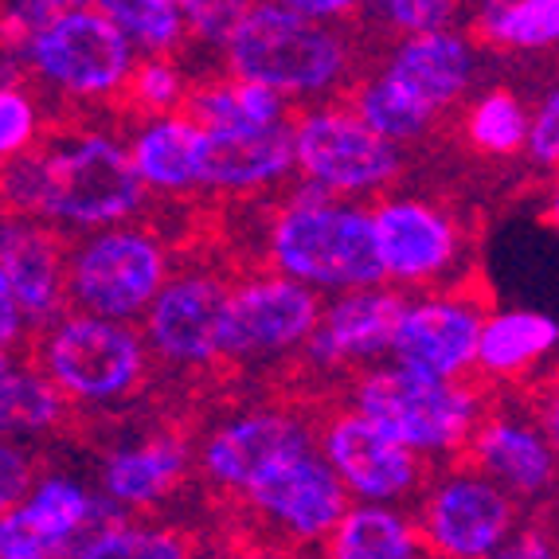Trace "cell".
Returning <instances> with one entry per match:
<instances>
[{
    "instance_id": "6da1fadb",
    "label": "cell",
    "mask_w": 559,
    "mask_h": 559,
    "mask_svg": "<svg viewBox=\"0 0 559 559\" xmlns=\"http://www.w3.org/2000/svg\"><path fill=\"white\" fill-rule=\"evenodd\" d=\"M150 188L130 145L106 130L44 133L36 150L4 160V212L36 215L63 235L133 224Z\"/></svg>"
},
{
    "instance_id": "7a4b0ae2",
    "label": "cell",
    "mask_w": 559,
    "mask_h": 559,
    "mask_svg": "<svg viewBox=\"0 0 559 559\" xmlns=\"http://www.w3.org/2000/svg\"><path fill=\"white\" fill-rule=\"evenodd\" d=\"M262 262L321 294L383 286L388 271L376 239V212L301 180L266 219Z\"/></svg>"
},
{
    "instance_id": "3957f363",
    "label": "cell",
    "mask_w": 559,
    "mask_h": 559,
    "mask_svg": "<svg viewBox=\"0 0 559 559\" xmlns=\"http://www.w3.org/2000/svg\"><path fill=\"white\" fill-rule=\"evenodd\" d=\"M227 75L254 79L286 98H318L353 75V47L321 20L254 0L224 47Z\"/></svg>"
},
{
    "instance_id": "277c9868",
    "label": "cell",
    "mask_w": 559,
    "mask_h": 559,
    "mask_svg": "<svg viewBox=\"0 0 559 559\" xmlns=\"http://www.w3.org/2000/svg\"><path fill=\"white\" fill-rule=\"evenodd\" d=\"M356 411L423 457H466L477 423L485 419L481 383L430 380L400 364H376L353 376Z\"/></svg>"
},
{
    "instance_id": "5b68a950",
    "label": "cell",
    "mask_w": 559,
    "mask_h": 559,
    "mask_svg": "<svg viewBox=\"0 0 559 559\" xmlns=\"http://www.w3.org/2000/svg\"><path fill=\"white\" fill-rule=\"evenodd\" d=\"M36 364L79 407H114L150 380V341L133 321L67 309L28 345Z\"/></svg>"
},
{
    "instance_id": "8992f818",
    "label": "cell",
    "mask_w": 559,
    "mask_h": 559,
    "mask_svg": "<svg viewBox=\"0 0 559 559\" xmlns=\"http://www.w3.org/2000/svg\"><path fill=\"white\" fill-rule=\"evenodd\" d=\"M325 313V294L278 271H259L231 282L219 325V368L227 372H274L301 360L309 336Z\"/></svg>"
},
{
    "instance_id": "52a82bcc",
    "label": "cell",
    "mask_w": 559,
    "mask_h": 559,
    "mask_svg": "<svg viewBox=\"0 0 559 559\" xmlns=\"http://www.w3.org/2000/svg\"><path fill=\"white\" fill-rule=\"evenodd\" d=\"M168 278H173V259L157 227L118 224L71 239L67 294L71 309L79 313L138 321L150 313Z\"/></svg>"
},
{
    "instance_id": "ba28073f",
    "label": "cell",
    "mask_w": 559,
    "mask_h": 559,
    "mask_svg": "<svg viewBox=\"0 0 559 559\" xmlns=\"http://www.w3.org/2000/svg\"><path fill=\"white\" fill-rule=\"evenodd\" d=\"M9 51H20L24 67L47 91L79 103H98L114 94L121 98L141 56L98 4L59 12Z\"/></svg>"
},
{
    "instance_id": "9c48e42d",
    "label": "cell",
    "mask_w": 559,
    "mask_h": 559,
    "mask_svg": "<svg viewBox=\"0 0 559 559\" xmlns=\"http://www.w3.org/2000/svg\"><path fill=\"white\" fill-rule=\"evenodd\" d=\"M298 177L341 200L380 197L400 180L403 145L376 133L353 106H309L294 118Z\"/></svg>"
},
{
    "instance_id": "30bf717a",
    "label": "cell",
    "mask_w": 559,
    "mask_h": 559,
    "mask_svg": "<svg viewBox=\"0 0 559 559\" xmlns=\"http://www.w3.org/2000/svg\"><path fill=\"white\" fill-rule=\"evenodd\" d=\"M353 504L356 497L321 447L274 466L239 497V509L266 536V544L298 551H318Z\"/></svg>"
},
{
    "instance_id": "8fae6325",
    "label": "cell",
    "mask_w": 559,
    "mask_h": 559,
    "mask_svg": "<svg viewBox=\"0 0 559 559\" xmlns=\"http://www.w3.org/2000/svg\"><path fill=\"white\" fill-rule=\"evenodd\" d=\"M318 450V419H306L298 407H242L219 419L197 447V474L207 489L227 501H239L262 474L289 457Z\"/></svg>"
},
{
    "instance_id": "7c38bea8",
    "label": "cell",
    "mask_w": 559,
    "mask_h": 559,
    "mask_svg": "<svg viewBox=\"0 0 559 559\" xmlns=\"http://www.w3.org/2000/svg\"><path fill=\"white\" fill-rule=\"evenodd\" d=\"M106 493H91L71 477L47 474L16 509L0 513V559H75L94 536L130 521Z\"/></svg>"
},
{
    "instance_id": "4fadbf2b",
    "label": "cell",
    "mask_w": 559,
    "mask_h": 559,
    "mask_svg": "<svg viewBox=\"0 0 559 559\" xmlns=\"http://www.w3.org/2000/svg\"><path fill=\"white\" fill-rule=\"evenodd\" d=\"M415 516L439 559H489L516 532L521 501L462 457L430 477Z\"/></svg>"
},
{
    "instance_id": "5bb4252c",
    "label": "cell",
    "mask_w": 559,
    "mask_h": 559,
    "mask_svg": "<svg viewBox=\"0 0 559 559\" xmlns=\"http://www.w3.org/2000/svg\"><path fill=\"white\" fill-rule=\"evenodd\" d=\"M227 294L231 282L215 266L188 262L185 271H173L150 313L141 318L153 360L173 372L219 368V325H224Z\"/></svg>"
},
{
    "instance_id": "9a60e30c",
    "label": "cell",
    "mask_w": 559,
    "mask_h": 559,
    "mask_svg": "<svg viewBox=\"0 0 559 559\" xmlns=\"http://www.w3.org/2000/svg\"><path fill=\"white\" fill-rule=\"evenodd\" d=\"M318 447L356 501H411V497H423V489L430 485L427 457L376 427L353 403L333 407L325 419H318Z\"/></svg>"
},
{
    "instance_id": "2e32d148",
    "label": "cell",
    "mask_w": 559,
    "mask_h": 559,
    "mask_svg": "<svg viewBox=\"0 0 559 559\" xmlns=\"http://www.w3.org/2000/svg\"><path fill=\"white\" fill-rule=\"evenodd\" d=\"M489 313L493 309L474 286L427 289L423 298L407 301L392 345V364L430 380L477 376V348Z\"/></svg>"
},
{
    "instance_id": "e0dca14e",
    "label": "cell",
    "mask_w": 559,
    "mask_h": 559,
    "mask_svg": "<svg viewBox=\"0 0 559 559\" xmlns=\"http://www.w3.org/2000/svg\"><path fill=\"white\" fill-rule=\"evenodd\" d=\"M388 282L400 289H450L466 266L462 224L435 200L383 197L372 204Z\"/></svg>"
},
{
    "instance_id": "ac0fdd59",
    "label": "cell",
    "mask_w": 559,
    "mask_h": 559,
    "mask_svg": "<svg viewBox=\"0 0 559 559\" xmlns=\"http://www.w3.org/2000/svg\"><path fill=\"white\" fill-rule=\"evenodd\" d=\"M67 259H71V235L44 224L36 215L4 212V227H0V294L16 301L24 329H28V345L71 309Z\"/></svg>"
},
{
    "instance_id": "d6986e66",
    "label": "cell",
    "mask_w": 559,
    "mask_h": 559,
    "mask_svg": "<svg viewBox=\"0 0 559 559\" xmlns=\"http://www.w3.org/2000/svg\"><path fill=\"white\" fill-rule=\"evenodd\" d=\"M411 294L392 282L368 289H345L325 301L318 333L309 336L301 368H318V372H345V368H376V364L392 360L395 333L407 313Z\"/></svg>"
},
{
    "instance_id": "ffe728a7",
    "label": "cell",
    "mask_w": 559,
    "mask_h": 559,
    "mask_svg": "<svg viewBox=\"0 0 559 559\" xmlns=\"http://www.w3.org/2000/svg\"><path fill=\"white\" fill-rule=\"evenodd\" d=\"M466 462L493 477L516 501H540L559 485V450L532 411H485Z\"/></svg>"
},
{
    "instance_id": "44dd1931",
    "label": "cell",
    "mask_w": 559,
    "mask_h": 559,
    "mask_svg": "<svg viewBox=\"0 0 559 559\" xmlns=\"http://www.w3.org/2000/svg\"><path fill=\"white\" fill-rule=\"evenodd\" d=\"M204 188L224 197H251L298 173L294 118L259 130H204Z\"/></svg>"
},
{
    "instance_id": "7402d4cb",
    "label": "cell",
    "mask_w": 559,
    "mask_h": 559,
    "mask_svg": "<svg viewBox=\"0 0 559 559\" xmlns=\"http://www.w3.org/2000/svg\"><path fill=\"white\" fill-rule=\"evenodd\" d=\"M197 450L180 430H160L130 447H114L98 466V493L118 501L130 513H150L177 493L192 474Z\"/></svg>"
},
{
    "instance_id": "603a6c76",
    "label": "cell",
    "mask_w": 559,
    "mask_h": 559,
    "mask_svg": "<svg viewBox=\"0 0 559 559\" xmlns=\"http://www.w3.org/2000/svg\"><path fill=\"white\" fill-rule=\"evenodd\" d=\"M383 75H392L407 94H415L430 110H450L469 94L477 75V51L466 36L442 28L423 36H403L383 59Z\"/></svg>"
},
{
    "instance_id": "cb8c5ba5",
    "label": "cell",
    "mask_w": 559,
    "mask_h": 559,
    "mask_svg": "<svg viewBox=\"0 0 559 559\" xmlns=\"http://www.w3.org/2000/svg\"><path fill=\"white\" fill-rule=\"evenodd\" d=\"M133 165L150 188V197L185 200L204 188V126L188 110L141 118L130 138Z\"/></svg>"
},
{
    "instance_id": "d4e9b609",
    "label": "cell",
    "mask_w": 559,
    "mask_h": 559,
    "mask_svg": "<svg viewBox=\"0 0 559 559\" xmlns=\"http://www.w3.org/2000/svg\"><path fill=\"white\" fill-rule=\"evenodd\" d=\"M559 353V321L540 309H501L489 313L477 348L481 383H524Z\"/></svg>"
},
{
    "instance_id": "484cf974",
    "label": "cell",
    "mask_w": 559,
    "mask_h": 559,
    "mask_svg": "<svg viewBox=\"0 0 559 559\" xmlns=\"http://www.w3.org/2000/svg\"><path fill=\"white\" fill-rule=\"evenodd\" d=\"M318 559H439L430 548L419 516H407L392 504L356 501L336 524L333 536L318 548Z\"/></svg>"
},
{
    "instance_id": "4316f807",
    "label": "cell",
    "mask_w": 559,
    "mask_h": 559,
    "mask_svg": "<svg viewBox=\"0 0 559 559\" xmlns=\"http://www.w3.org/2000/svg\"><path fill=\"white\" fill-rule=\"evenodd\" d=\"M71 395L36 364V356H4L0 372V423L9 439H47L71 423Z\"/></svg>"
},
{
    "instance_id": "83f0119b",
    "label": "cell",
    "mask_w": 559,
    "mask_h": 559,
    "mask_svg": "<svg viewBox=\"0 0 559 559\" xmlns=\"http://www.w3.org/2000/svg\"><path fill=\"white\" fill-rule=\"evenodd\" d=\"M348 106L376 133H383L395 145H415V141H423L439 126V110H430L427 103H419L415 94H407L392 75H383V71H376L372 79H360L348 91Z\"/></svg>"
},
{
    "instance_id": "f1b7e54d",
    "label": "cell",
    "mask_w": 559,
    "mask_h": 559,
    "mask_svg": "<svg viewBox=\"0 0 559 559\" xmlns=\"http://www.w3.org/2000/svg\"><path fill=\"white\" fill-rule=\"evenodd\" d=\"M477 36L504 51H548L559 44V0H485Z\"/></svg>"
},
{
    "instance_id": "f546056e",
    "label": "cell",
    "mask_w": 559,
    "mask_h": 559,
    "mask_svg": "<svg viewBox=\"0 0 559 559\" xmlns=\"http://www.w3.org/2000/svg\"><path fill=\"white\" fill-rule=\"evenodd\" d=\"M528 130H532V110L513 91H504V86L485 91L466 110V121H462V133H466V141L481 157H516V153H528Z\"/></svg>"
},
{
    "instance_id": "4dcf8cb0",
    "label": "cell",
    "mask_w": 559,
    "mask_h": 559,
    "mask_svg": "<svg viewBox=\"0 0 559 559\" xmlns=\"http://www.w3.org/2000/svg\"><path fill=\"white\" fill-rule=\"evenodd\" d=\"M75 559H197V540L173 524H150L130 516L126 524L83 544Z\"/></svg>"
},
{
    "instance_id": "1f68e13d",
    "label": "cell",
    "mask_w": 559,
    "mask_h": 559,
    "mask_svg": "<svg viewBox=\"0 0 559 559\" xmlns=\"http://www.w3.org/2000/svg\"><path fill=\"white\" fill-rule=\"evenodd\" d=\"M118 24L141 56H173L188 36V20L173 4L157 0H94Z\"/></svg>"
},
{
    "instance_id": "d6a6232c",
    "label": "cell",
    "mask_w": 559,
    "mask_h": 559,
    "mask_svg": "<svg viewBox=\"0 0 559 559\" xmlns=\"http://www.w3.org/2000/svg\"><path fill=\"white\" fill-rule=\"evenodd\" d=\"M188 94H192V86H188L185 71H180L173 59L168 56H141L121 98H126L130 110L141 114V118H160V114L185 110Z\"/></svg>"
},
{
    "instance_id": "836d02e7",
    "label": "cell",
    "mask_w": 559,
    "mask_h": 559,
    "mask_svg": "<svg viewBox=\"0 0 559 559\" xmlns=\"http://www.w3.org/2000/svg\"><path fill=\"white\" fill-rule=\"evenodd\" d=\"M39 126V106L32 91L16 79V67L4 63V86H0V157L12 160L28 153L44 138Z\"/></svg>"
},
{
    "instance_id": "e575fe53",
    "label": "cell",
    "mask_w": 559,
    "mask_h": 559,
    "mask_svg": "<svg viewBox=\"0 0 559 559\" xmlns=\"http://www.w3.org/2000/svg\"><path fill=\"white\" fill-rule=\"evenodd\" d=\"M364 9L395 36H423L450 28V20L457 16V0H364Z\"/></svg>"
},
{
    "instance_id": "d590c367",
    "label": "cell",
    "mask_w": 559,
    "mask_h": 559,
    "mask_svg": "<svg viewBox=\"0 0 559 559\" xmlns=\"http://www.w3.org/2000/svg\"><path fill=\"white\" fill-rule=\"evenodd\" d=\"M254 0H185V20H188V36H197L200 44L227 47L231 32L239 28V20L247 16Z\"/></svg>"
},
{
    "instance_id": "8d00e7d4",
    "label": "cell",
    "mask_w": 559,
    "mask_h": 559,
    "mask_svg": "<svg viewBox=\"0 0 559 559\" xmlns=\"http://www.w3.org/2000/svg\"><path fill=\"white\" fill-rule=\"evenodd\" d=\"M36 457L24 450L20 439L4 435V447H0V509H16L36 489Z\"/></svg>"
},
{
    "instance_id": "74e56055",
    "label": "cell",
    "mask_w": 559,
    "mask_h": 559,
    "mask_svg": "<svg viewBox=\"0 0 559 559\" xmlns=\"http://www.w3.org/2000/svg\"><path fill=\"white\" fill-rule=\"evenodd\" d=\"M528 157L540 168H559V86H551L532 110Z\"/></svg>"
},
{
    "instance_id": "f35d334b",
    "label": "cell",
    "mask_w": 559,
    "mask_h": 559,
    "mask_svg": "<svg viewBox=\"0 0 559 559\" xmlns=\"http://www.w3.org/2000/svg\"><path fill=\"white\" fill-rule=\"evenodd\" d=\"M489 559H559V544L551 532L532 524V528H516Z\"/></svg>"
},
{
    "instance_id": "ab89813d",
    "label": "cell",
    "mask_w": 559,
    "mask_h": 559,
    "mask_svg": "<svg viewBox=\"0 0 559 559\" xmlns=\"http://www.w3.org/2000/svg\"><path fill=\"white\" fill-rule=\"evenodd\" d=\"M271 4H282L306 20H321V24H333V20H345L356 9H364V0H271Z\"/></svg>"
},
{
    "instance_id": "60d3db41",
    "label": "cell",
    "mask_w": 559,
    "mask_h": 559,
    "mask_svg": "<svg viewBox=\"0 0 559 559\" xmlns=\"http://www.w3.org/2000/svg\"><path fill=\"white\" fill-rule=\"evenodd\" d=\"M532 415L540 419L544 435H548L551 447L559 450V388L556 383H548V388L536 392V400H532Z\"/></svg>"
},
{
    "instance_id": "b9f144b4",
    "label": "cell",
    "mask_w": 559,
    "mask_h": 559,
    "mask_svg": "<svg viewBox=\"0 0 559 559\" xmlns=\"http://www.w3.org/2000/svg\"><path fill=\"white\" fill-rule=\"evenodd\" d=\"M235 559H309L306 551L298 548H286V544H251V548H242Z\"/></svg>"
},
{
    "instance_id": "7bdbcfd3",
    "label": "cell",
    "mask_w": 559,
    "mask_h": 559,
    "mask_svg": "<svg viewBox=\"0 0 559 559\" xmlns=\"http://www.w3.org/2000/svg\"><path fill=\"white\" fill-rule=\"evenodd\" d=\"M548 224L559 231V180L551 185V192H548Z\"/></svg>"
},
{
    "instance_id": "ee69618b",
    "label": "cell",
    "mask_w": 559,
    "mask_h": 559,
    "mask_svg": "<svg viewBox=\"0 0 559 559\" xmlns=\"http://www.w3.org/2000/svg\"><path fill=\"white\" fill-rule=\"evenodd\" d=\"M157 4H173V9H185V0H157Z\"/></svg>"
}]
</instances>
